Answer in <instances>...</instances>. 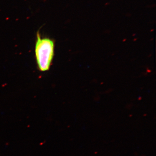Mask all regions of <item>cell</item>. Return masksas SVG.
I'll return each mask as SVG.
<instances>
[{
    "label": "cell",
    "instance_id": "6da1fadb",
    "mask_svg": "<svg viewBox=\"0 0 156 156\" xmlns=\"http://www.w3.org/2000/svg\"><path fill=\"white\" fill-rule=\"evenodd\" d=\"M54 48L55 44L52 39L41 38L37 32L35 53L37 65L41 71L46 72L50 69L54 56Z\"/></svg>",
    "mask_w": 156,
    "mask_h": 156
}]
</instances>
